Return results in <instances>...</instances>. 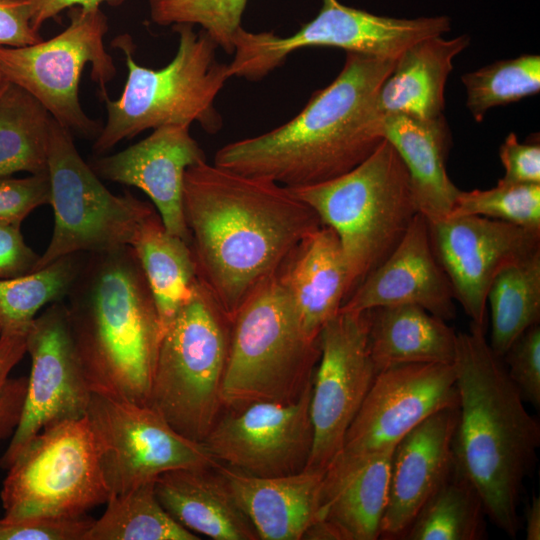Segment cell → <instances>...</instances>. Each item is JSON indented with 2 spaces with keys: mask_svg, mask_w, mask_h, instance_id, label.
I'll use <instances>...</instances> for the list:
<instances>
[{
  "mask_svg": "<svg viewBox=\"0 0 540 540\" xmlns=\"http://www.w3.org/2000/svg\"><path fill=\"white\" fill-rule=\"evenodd\" d=\"M183 213L198 280L230 322L322 226L289 188L206 160L185 171Z\"/></svg>",
  "mask_w": 540,
  "mask_h": 540,
  "instance_id": "cell-1",
  "label": "cell"
},
{
  "mask_svg": "<svg viewBox=\"0 0 540 540\" xmlns=\"http://www.w3.org/2000/svg\"><path fill=\"white\" fill-rule=\"evenodd\" d=\"M395 61L346 52L337 77L316 91L295 117L266 133L224 145L214 164L287 188L347 173L383 140L376 98Z\"/></svg>",
  "mask_w": 540,
  "mask_h": 540,
  "instance_id": "cell-2",
  "label": "cell"
},
{
  "mask_svg": "<svg viewBox=\"0 0 540 540\" xmlns=\"http://www.w3.org/2000/svg\"><path fill=\"white\" fill-rule=\"evenodd\" d=\"M453 365L459 400L454 469L475 488L489 520L515 538L524 481L540 446L539 421L527 410L484 328L471 323L468 332L457 334Z\"/></svg>",
  "mask_w": 540,
  "mask_h": 540,
  "instance_id": "cell-3",
  "label": "cell"
},
{
  "mask_svg": "<svg viewBox=\"0 0 540 540\" xmlns=\"http://www.w3.org/2000/svg\"><path fill=\"white\" fill-rule=\"evenodd\" d=\"M66 298L91 391L150 405L163 327L133 248L88 253Z\"/></svg>",
  "mask_w": 540,
  "mask_h": 540,
  "instance_id": "cell-4",
  "label": "cell"
},
{
  "mask_svg": "<svg viewBox=\"0 0 540 540\" xmlns=\"http://www.w3.org/2000/svg\"><path fill=\"white\" fill-rule=\"evenodd\" d=\"M191 24H176L178 48L173 59L160 69L141 66L134 59V43L129 34L112 40V46L125 56L127 80L120 97L101 96L107 120L93 151L101 155L124 139L165 125L197 122L204 131L215 134L223 119L215 100L231 78L228 64L217 58L219 48L202 29Z\"/></svg>",
  "mask_w": 540,
  "mask_h": 540,
  "instance_id": "cell-5",
  "label": "cell"
},
{
  "mask_svg": "<svg viewBox=\"0 0 540 540\" xmlns=\"http://www.w3.org/2000/svg\"><path fill=\"white\" fill-rule=\"evenodd\" d=\"M289 189L336 233L348 296L391 254L419 212L406 167L385 139L347 173Z\"/></svg>",
  "mask_w": 540,
  "mask_h": 540,
  "instance_id": "cell-6",
  "label": "cell"
},
{
  "mask_svg": "<svg viewBox=\"0 0 540 540\" xmlns=\"http://www.w3.org/2000/svg\"><path fill=\"white\" fill-rule=\"evenodd\" d=\"M319 356V340L304 331L277 274L243 303L231 321L223 407L296 400L311 382Z\"/></svg>",
  "mask_w": 540,
  "mask_h": 540,
  "instance_id": "cell-7",
  "label": "cell"
},
{
  "mask_svg": "<svg viewBox=\"0 0 540 540\" xmlns=\"http://www.w3.org/2000/svg\"><path fill=\"white\" fill-rule=\"evenodd\" d=\"M231 322L198 280L164 329L150 406L180 434L203 443L222 411Z\"/></svg>",
  "mask_w": 540,
  "mask_h": 540,
  "instance_id": "cell-8",
  "label": "cell"
},
{
  "mask_svg": "<svg viewBox=\"0 0 540 540\" xmlns=\"http://www.w3.org/2000/svg\"><path fill=\"white\" fill-rule=\"evenodd\" d=\"M7 470L0 493L4 523L87 513L112 494L87 415L45 427Z\"/></svg>",
  "mask_w": 540,
  "mask_h": 540,
  "instance_id": "cell-9",
  "label": "cell"
},
{
  "mask_svg": "<svg viewBox=\"0 0 540 540\" xmlns=\"http://www.w3.org/2000/svg\"><path fill=\"white\" fill-rule=\"evenodd\" d=\"M69 25L56 36L22 47L0 46V72L21 87L71 133L97 137L102 126L91 119L79 101V82L87 64L100 97L116 76L104 37L108 19L100 7L68 9Z\"/></svg>",
  "mask_w": 540,
  "mask_h": 540,
  "instance_id": "cell-10",
  "label": "cell"
},
{
  "mask_svg": "<svg viewBox=\"0 0 540 540\" xmlns=\"http://www.w3.org/2000/svg\"><path fill=\"white\" fill-rule=\"evenodd\" d=\"M54 227L34 270L77 253L131 245L153 207L130 193L115 195L79 154L72 133L53 120L47 157Z\"/></svg>",
  "mask_w": 540,
  "mask_h": 540,
  "instance_id": "cell-11",
  "label": "cell"
},
{
  "mask_svg": "<svg viewBox=\"0 0 540 540\" xmlns=\"http://www.w3.org/2000/svg\"><path fill=\"white\" fill-rule=\"evenodd\" d=\"M447 16L413 19L380 16L338 0H322L318 14L294 34L251 32L235 34L231 77L261 80L282 65L294 51L305 47H336L346 52L396 60L412 44L450 31Z\"/></svg>",
  "mask_w": 540,
  "mask_h": 540,
  "instance_id": "cell-12",
  "label": "cell"
},
{
  "mask_svg": "<svg viewBox=\"0 0 540 540\" xmlns=\"http://www.w3.org/2000/svg\"><path fill=\"white\" fill-rule=\"evenodd\" d=\"M86 415L112 494L155 481L169 470L219 464L203 443L177 432L150 405L92 392Z\"/></svg>",
  "mask_w": 540,
  "mask_h": 540,
  "instance_id": "cell-13",
  "label": "cell"
},
{
  "mask_svg": "<svg viewBox=\"0 0 540 540\" xmlns=\"http://www.w3.org/2000/svg\"><path fill=\"white\" fill-rule=\"evenodd\" d=\"M368 332L369 310L339 311L320 333L310 398L314 438L305 469L326 471L374 381Z\"/></svg>",
  "mask_w": 540,
  "mask_h": 540,
  "instance_id": "cell-14",
  "label": "cell"
},
{
  "mask_svg": "<svg viewBox=\"0 0 540 540\" xmlns=\"http://www.w3.org/2000/svg\"><path fill=\"white\" fill-rule=\"evenodd\" d=\"M458 403L453 364H406L378 372L329 466L354 467L394 450L424 419Z\"/></svg>",
  "mask_w": 540,
  "mask_h": 540,
  "instance_id": "cell-15",
  "label": "cell"
},
{
  "mask_svg": "<svg viewBox=\"0 0 540 540\" xmlns=\"http://www.w3.org/2000/svg\"><path fill=\"white\" fill-rule=\"evenodd\" d=\"M26 352L31 371L20 421L0 460L4 469L45 427L86 416L92 396L63 301L34 318L26 334Z\"/></svg>",
  "mask_w": 540,
  "mask_h": 540,
  "instance_id": "cell-16",
  "label": "cell"
},
{
  "mask_svg": "<svg viewBox=\"0 0 540 540\" xmlns=\"http://www.w3.org/2000/svg\"><path fill=\"white\" fill-rule=\"evenodd\" d=\"M312 380L291 402H254L229 409L204 439L221 464L258 477L283 476L306 468L313 446Z\"/></svg>",
  "mask_w": 540,
  "mask_h": 540,
  "instance_id": "cell-17",
  "label": "cell"
},
{
  "mask_svg": "<svg viewBox=\"0 0 540 540\" xmlns=\"http://www.w3.org/2000/svg\"><path fill=\"white\" fill-rule=\"evenodd\" d=\"M433 252L471 323L485 329L487 294L506 267L540 250V231L469 215L428 223Z\"/></svg>",
  "mask_w": 540,
  "mask_h": 540,
  "instance_id": "cell-18",
  "label": "cell"
},
{
  "mask_svg": "<svg viewBox=\"0 0 540 540\" xmlns=\"http://www.w3.org/2000/svg\"><path fill=\"white\" fill-rule=\"evenodd\" d=\"M206 160L188 125H165L141 141L90 165L99 178L134 186L153 202L166 230L189 244L183 213L187 168Z\"/></svg>",
  "mask_w": 540,
  "mask_h": 540,
  "instance_id": "cell-19",
  "label": "cell"
},
{
  "mask_svg": "<svg viewBox=\"0 0 540 540\" xmlns=\"http://www.w3.org/2000/svg\"><path fill=\"white\" fill-rule=\"evenodd\" d=\"M451 284L431 245L429 225L417 213L391 254L352 291L339 311L417 305L445 320L455 317Z\"/></svg>",
  "mask_w": 540,
  "mask_h": 540,
  "instance_id": "cell-20",
  "label": "cell"
},
{
  "mask_svg": "<svg viewBox=\"0 0 540 540\" xmlns=\"http://www.w3.org/2000/svg\"><path fill=\"white\" fill-rule=\"evenodd\" d=\"M457 419L458 406L443 408L420 422L395 446L380 538L402 539L422 506L451 476Z\"/></svg>",
  "mask_w": 540,
  "mask_h": 540,
  "instance_id": "cell-21",
  "label": "cell"
},
{
  "mask_svg": "<svg viewBox=\"0 0 540 540\" xmlns=\"http://www.w3.org/2000/svg\"><path fill=\"white\" fill-rule=\"evenodd\" d=\"M253 524L260 540H301L318 519L325 472L304 469L258 477L219 463L215 467Z\"/></svg>",
  "mask_w": 540,
  "mask_h": 540,
  "instance_id": "cell-22",
  "label": "cell"
},
{
  "mask_svg": "<svg viewBox=\"0 0 540 540\" xmlns=\"http://www.w3.org/2000/svg\"><path fill=\"white\" fill-rule=\"evenodd\" d=\"M379 135L404 163L419 213L428 223L448 218L460 189L446 170L451 133L445 117L385 115L380 119Z\"/></svg>",
  "mask_w": 540,
  "mask_h": 540,
  "instance_id": "cell-23",
  "label": "cell"
},
{
  "mask_svg": "<svg viewBox=\"0 0 540 540\" xmlns=\"http://www.w3.org/2000/svg\"><path fill=\"white\" fill-rule=\"evenodd\" d=\"M155 493L173 519L196 535L214 540L259 539L215 467L164 472L155 480Z\"/></svg>",
  "mask_w": 540,
  "mask_h": 540,
  "instance_id": "cell-24",
  "label": "cell"
},
{
  "mask_svg": "<svg viewBox=\"0 0 540 540\" xmlns=\"http://www.w3.org/2000/svg\"><path fill=\"white\" fill-rule=\"evenodd\" d=\"M306 334L319 340L326 323L348 296L347 271L339 239L322 225L293 251L278 273Z\"/></svg>",
  "mask_w": 540,
  "mask_h": 540,
  "instance_id": "cell-25",
  "label": "cell"
},
{
  "mask_svg": "<svg viewBox=\"0 0 540 540\" xmlns=\"http://www.w3.org/2000/svg\"><path fill=\"white\" fill-rule=\"evenodd\" d=\"M470 44L468 35L433 36L409 46L396 59L376 98L380 116L402 114L418 119L443 115L444 90L453 59Z\"/></svg>",
  "mask_w": 540,
  "mask_h": 540,
  "instance_id": "cell-26",
  "label": "cell"
},
{
  "mask_svg": "<svg viewBox=\"0 0 540 540\" xmlns=\"http://www.w3.org/2000/svg\"><path fill=\"white\" fill-rule=\"evenodd\" d=\"M393 450L355 467L326 469L318 519L335 525L343 540H376L388 503Z\"/></svg>",
  "mask_w": 540,
  "mask_h": 540,
  "instance_id": "cell-27",
  "label": "cell"
},
{
  "mask_svg": "<svg viewBox=\"0 0 540 540\" xmlns=\"http://www.w3.org/2000/svg\"><path fill=\"white\" fill-rule=\"evenodd\" d=\"M456 341L445 320L420 306L369 310V352L377 373L406 364H453Z\"/></svg>",
  "mask_w": 540,
  "mask_h": 540,
  "instance_id": "cell-28",
  "label": "cell"
},
{
  "mask_svg": "<svg viewBox=\"0 0 540 540\" xmlns=\"http://www.w3.org/2000/svg\"><path fill=\"white\" fill-rule=\"evenodd\" d=\"M130 246L144 273L164 332L198 281L190 245L168 232L154 212L143 222Z\"/></svg>",
  "mask_w": 540,
  "mask_h": 540,
  "instance_id": "cell-29",
  "label": "cell"
},
{
  "mask_svg": "<svg viewBox=\"0 0 540 540\" xmlns=\"http://www.w3.org/2000/svg\"><path fill=\"white\" fill-rule=\"evenodd\" d=\"M53 120L37 99L5 80L0 87V178L48 172Z\"/></svg>",
  "mask_w": 540,
  "mask_h": 540,
  "instance_id": "cell-30",
  "label": "cell"
},
{
  "mask_svg": "<svg viewBox=\"0 0 540 540\" xmlns=\"http://www.w3.org/2000/svg\"><path fill=\"white\" fill-rule=\"evenodd\" d=\"M491 312L488 341L502 357L527 329L540 321V250L504 268L494 279L487 305Z\"/></svg>",
  "mask_w": 540,
  "mask_h": 540,
  "instance_id": "cell-31",
  "label": "cell"
},
{
  "mask_svg": "<svg viewBox=\"0 0 540 540\" xmlns=\"http://www.w3.org/2000/svg\"><path fill=\"white\" fill-rule=\"evenodd\" d=\"M164 509L155 493V481L112 494L84 540H198Z\"/></svg>",
  "mask_w": 540,
  "mask_h": 540,
  "instance_id": "cell-32",
  "label": "cell"
},
{
  "mask_svg": "<svg viewBox=\"0 0 540 540\" xmlns=\"http://www.w3.org/2000/svg\"><path fill=\"white\" fill-rule=\"evenodd\" d=\"M486 517L479 494L454 469L419 510L402 539L481 540L487 534Z\"/></svg>",
  "mask_w": 540,
  "mask_h": 540,
  "instance_id": "cell-33",
  "label": "cell"
},
{
  "mask_svg": "<svg viewBox=\"0 0 540 540\" xmlns=\"http://www.w3.org/2000/svg\"><path fill=\"white\" fill-rule=\"evenodd\" d=\"M81 254L63 256L30 273L0 279L1 333L27 332L43 306L63 301L82 265Z\"/></svg>",
  "mask_w": 540,
  "mask_h": 540,
  "instance_id": "cell-34",
  "label": "cell"
},
{
  "mask_svg": "<svg viewBox=\"0 0 540 540\" xmlns=\"http://www.w3.org/2000/svg\"><path fill=\"white\" fill-rule=\"evenodd\" d=\"M466 106L472 117L481 122L493 107L519 101L540 90V56L524 54L499 60L461 77Z\"/></svg>",
  "mask_w": 540,
  "mask_h": 540,
  "instance_id": "cell-35",
  "label": "cell"
},
{
  "mask_svg": "<svg viewBox=\"0 0 540 540\" xmlns=\"http://www.w3.org/2000/svg\"><path fill=\"white\" fill-rule=\"evenodd\" d=\"M248 0H148L150 17L160 26L191 24L204 30L226 54L242 27Z\"/></svg>",
  "mask_w": 540,
  "mask_h": 540,
  "instance_id": "cell-36",
  "label": "cell"
},
{
  "mask_svg": "<svg viewBox=\"0 0 540 540\" xmlns=\"http://www.w3.org/2000/svg\"><path fill=\"white\" fill-rule=\"evenodd\" d=\"M469 215L540 231V184H510L499 180L487 190H460L448 218Z\"/></svg>",
  "mask_w": 540,
  "mask_h": 540,
  "instance_id": "cell-37",
  "label": "cell"
},
{
  "mask_svg": "<svg viewBox=\"0 0 540 540\" xmlns=\"http://www.w3.org/2000/svg\"><path fill=\"white\" fill-rule=\"evenodd\" d=\"M27 332L0 334V440L11 438L20 421L28 377H10L26 353Z\"/></svg>",
  "mask_w": 540,
  "mask_h": 540,
  "instance_id": "cell-38",
  "label": "cell"
},
{
  "mask_svg": "<svg viewBox=\"0 0 540 540\" xmlns=\"http://www.w3.org/2000/svg\"><path fill=\"white\" fill-rule=\"evenodd\" d=\"M523 400L540 406V326L527 329L501 357Z\"/></svg>",
  "mask_w": 540,
  "mask_h": 540,
  "instance_id": "cell-39",
  "label": "cell"
},
{
  "mask_svg": "<svg viewBox=\"0 0 540 540\" xmlns=\"http://www.w3.org/2000/svg\"><path fill=\"white\" fill-rule=\"evenodd\" d=\"M50 204L48 172L0 178V224L20 225L36 208Z\"/></svg>",
  "mask_w": 540,
  "mask_h": 540,
  "instance_id": "cell-40",
  "label": "cell"
},
{
  "mask_svg": "<svg viewBox=\"0 0 540 540\" xmlns=\"http://www.w3.org/2000/svg\"><path fill=\"white\" fill-rule=\"evenodd\" d=\"M94 520L83 513L43 516L14 523L0 521V540H84Z\"/></svg>",
  "mask_w": 540,
  "mask_h": 540,
  "instance_id": "cell-41",
  "label": "cell"
},
{
  "mask_svg": "<svg viewBox=\"0 0 540 540\" xmlns=\"http://www.w3.org/2000/svg\"><path fill=\"white\" fill-rule=\"evenodd\" d=\"M499 157L505 169L501 182L510 184H540V145L520 143L511 132L499 148Z\"/></svg>",
  "mask_w": 540,
  "mask_h": 540,
  "instance_id": "cell-42",
  "label": "cell"
},
{
  "mask_svg": "<svg viewBox=\"0 0 540 540\" xmlns=\"http://www.w3.org/2000/svg\"><path fill=\"white\" fill-rule=\"evenodd\" d=\"M42 40L31 25L29 0H0V46L22 47Z\"/></svg>",
  "mask_w": 540,
  "mask_h": 540,
  "instance_id": "cell-43",
  "label": "cell"
},
{
  "mask_svg": "<svg viewBox=\"0 0 540 540\" xmlns=\"http://www.w3.org/2000/svg\"><path fill=\"white\" fill-rule=\"evenodd\" d=\"M39 257L25 243L20 225L0 224V279L34 271Z\"/></svg>",
  "mask_w": 540,
  "mask_h": 540,
  "instance_id": "cell-44",
  "label": "cell"
},
{
  "mask_svg": "<svg viewBox=\"0 0 540 540\" xmlns=\"http://www.w3.org/2000/svg\"><path fill=\"white\" fill-rule=\"evenodd\" d=\"M125 0H29L31 25L39 31L49 19L72 7H100L102 3L119 6Z\"/></svg>",
  "mask_w": 540,
  "mask_h": 540,
  "instance_id": "cell-45",
  "label": "cell"
},
{
  "mask_svg": "<svg viewBox=\"0 0 540 540\" xmlns=\"http://www.w3.org/2000/svg\"><path fill=\"white\" fill-rule=\"evenodd\" d=\"M303 540H343L338 528L325 519L315 520L305 531Z\"/></svg>",
  "mask_w": 540,
  "mask_h": 540,
  "instance_id": "cell-46",
  "label": "cell"
},
{
  "mask_svg": "<svg viewBox=\"0 0 540 540\" xmlns=\"http://www.w3.org/2000/svg\"><path fill=\"white\" fill-rule=\"evenodd\" d=\"M525 536L527 540L540 539V497L534 495L525 510Z\"/></svg>",
  "mask_w": 540,
  "mask_h": 540,
  "instance_id": "cell-47",
  "label": "cell"
},
{
  "mask_svg": "<svg viewBox=\"0 0 540 540\" xmlns=\"http://www.w3.org/2000/svg\"><path fill=\"white\" fill-rule=\"evenodd\" d=\"M4 82H5V79H4V77L2 76V74L0 72V87Z\"/></svg>",
  "mask_w": 540,
  "mask_h": 540,
  "instance_id": "cell-48",
  "label": "cell"
},
{
  "mask_svg": "<svg viewBox=\"0 0 540 540\" xmlns=\"http://www.w3.org/2000/svg\"><path fill=\"white\" fill-rule=\"evenodd\" d=\"M0 334H1V328H0Z\"/></svg>",
  "mask_w": 540,
  "mask_h": 540,
  "instance_id": "cell-49",
  "label": "cell"
}]
</instances>
